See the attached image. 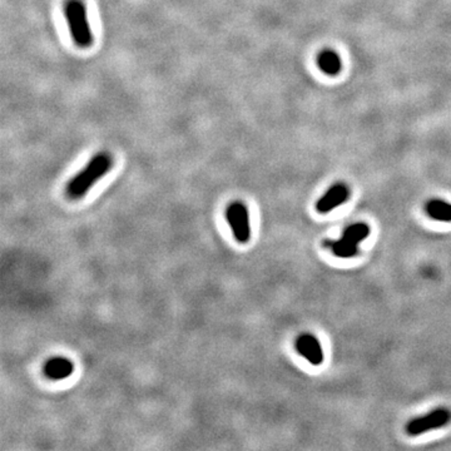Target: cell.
<instances>
[{
    "instance_id": "ba28073f",
    "label": "cell",
    "mask_w": 451,
    "mask_h": 451,
    "mask_svg": "<svg viewBox=\"0 0 451 451\" xmlns=\"http://www.w3.org/2000/svg\"><path fill=\"white\" fill-rule=\"evenodd\" d=\"M425 211L430 219H435L437 222H445V223L451 222V204H448L443 199L439 198L430 199L425 206Z\"/></svg>"
},
{
    "instance_id": "52a82bcc",
    "label": "cell",
    "mask_w": 451,
    "mask_h": 451,
    "mask_svg": "<svg viewBox=\"0 0 451 451\" xmlns=\"http://www.w3.org/2000/svg\"><path fill=\"white\" fill-rule=\"evenodd\" d=\"M43 372L47 378L53 381L64 380L73 375V361L66 357H51L44 364Z\"/></svg>"
},
{
    "instance_id": "9c48e42d",
    "label": "cell",
    "mask_w": 451,
    "mask_h": 451,
    "mask_svg": "<svg viewBox=\"0 0 451 451\" xmlns=\"http://www.w3.org/2000/svg\"><path fill=\"white\" fill-rule=\"evenodd\" d=\"M325 247H328L339 258H352L358 254V245L342 237L340 240H326Z\"/></svg>"
},
{
    "instance_id": "30bf717a",
    "label": "cell",
    "mask_w": 451,
    "mask_h": 451,
    "mask_svg": "<svg viewBox=\"0 0 451 451\" xmlns=\"http://www.w3.org/2000/svg\"><path fill=\"white\" fill-rule=\"evenodd\" d=\"M317 66L324 73L328 75H336L341 71V59L335 51L326 49L319 54Z\"/></svg>"
},
{
    "instance_id": "277c9868",
    "label": "cell",
    "mask_w": 451,
    "mask_h": 451,
    "mask_svg": "<svg viewBox=\"0 0 451 451\" xmlns=\"http://www.w3.org/2000/svg\"><path fill=\"white\" fill-rule=\"evenodd\" d=\"M226 219L232 231L234 240L246 245L251 240V223L247 206L240 201L228 204L226 210Z\"/></svg>"
},
{
    "instance_id": "6da1fadb",
    "label": "cell",
    "mask_w": 451,
    "mask_h": 451,
    "mask_svg": "<svg viewBox=\"0 0 451 451\" xmlns=\"http://www.w3.org/2000/svg\"><path fill=\"white\" fill-rule=\"evenodd\" d=\"M112 167L113 158L110 154L106 152L95 154L86 164V167L82 168L68 182L66 187V197L73 201L83 198L92 187H95V183L110 173Z\"/></svg>"
},
{
    "instance_id": "8fae6325",
    "label": "cell",
    "mask_w": 451,
    "mask_h": 451,
    "mask_svg": "<svg viewBox=\"0 0 451 451\" xmlns=\"http://www.w3.org/2000/svg\"><path fill=\"white\" fill-rule=\"evenodd\" d=\"M369 234H370V227L366 223L358 222V223H354V225L346 227L342 237L352 241L356 245H360L363 241L369 237Z\"/></svg>"
},
{
    "instance_id": "5b68a950",
    "label": "cell",
    "mask_w": 451,
    "mask_h": 451,
    "mask_svg": "<svg viewBox=\"0 0 451 451\" xmlns=\"http://www.w3.org/2000/svg\"><path fill=\"white\" fill-rule=\"evenodd\" d=\"M295 348L300 355L305 357L313 366H320L324 363V350L316 336L311 334L300 335L295 342Z\"/></svg>"
},
{
    "instance_id": "3957f363",
    "label": "cell",
    "mask_w": 451,
    "mask_h": 451,
    "mask_svg": "<svg viewBox=\"0 0 451 451\" xmlns=\"http://www.w3.org/2000/svg\"><path fill=\"white\" fill-rule=\"evenodd\" d=\"M451 422V411L446 408L434 409L429 414L415 417L406 425L409 437H419L432 430L441 429Z\"/></svg>"
},
{
    "instance_id": "7a4b0ae2",
    "label": "cell",
    "mask_w": 451,
    "mask_h": 451,
    "mask_svg": "<svg viewBox=\"0 0 451 451\" xmlns=\"http://www.w3.org/2000/svg\"><path fill=\"white\" fill-rule=\"evenodd\" d=\"M64 15L69 33L74 43L80 48L87 49L93 44V32L89 25L87 8L83 0H66L64 4Z\"/></svg>"
},
{
    "instance_id": "8992f818",
    "label": "cell",
    "mask_w": 451,
    "mask_h": 451,
    "mask_svg": "<svg viewBox=\"0 0 451 451\" xmlns=\"http://www.w3.org/2000/svg\"><path fill=\"white\" fill-rule=\"evenodd\" d=\"M350 197V189L343 183H337L328 189L316 204V211L326 215L334 211L339 206L345 204Z\"/></svg>"
}]
</instances>
